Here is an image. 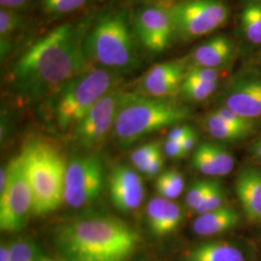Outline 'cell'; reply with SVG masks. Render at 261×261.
<instances>
[{
	"label": "cell",
	"instance_id": "6da1fadb",
	"mask_svg": "<svg viewBox=\"0 0 261 261\" xmlns=\"http://www.w3.org/2000/svg\"><path fill=\"white\" fill-rule=\"evenodd\" d=\"M87 22L64 23L39 39L20 56L12 70V82L32 98L58 92L89 67L84 49Z\"/></svg>",
	"mask_w": 261,
	"mask_h": 261
},
{
	"label": "cell",
	"instance_id": "7a4b0ae2",
	"mask_svg": "<svg viewBox=\"0 0 261 261\" xmlns=\"http://www.w3.org/2000/svg\"><path fill=\"white\" fill-rule=\"evenodd\" d=\"M140 242L138 231L106 216L67 223L56 237L58 249L69 261H126Z\"/></svg>",
	"mask_w": 261,
	"mask_h": 261
},
{
	"label": "cell",
	"instance_id": "3957f363",
	"mask_svg": "<svg viewBox=\"0 0 261 261\" xmlns=\"http://www.w3.org/2000/svg\"><path fill=\"white\" fill-rule=\"evenodd\" d=\"M20 157L32 191V213L45 215L64 201L66 165L59 149L49 140H29Z\"/></svg>",
	"mask_w": 261,
	"mask_h": 261
},
{
	"label": "cell",
	"instance_id": "277c9868",
	"mask_svg": "<svg viewBox=\"0 0 261 261\" xmlns=\"http://www.w3.org/2000/svg\"><path fill=\"white\" fill-rule=\"evenodd\" d=\"M84 49L88 61L119 74L139 65L129 19L123 10L106 13L96 20L84 38Z\"/></svg>",
	"mask_w": 261,
	"mask_h": 261
},
{
	"label": "cell",
	"instance_id": "5b68a950",
	"mask_svg": "<svg viewBox=\"0 0 261 261\" xmlns=\"http://www.w3.org/2000/svg\"><path fill=\"white\" fill-rule=\"evenodd\" d=\"M188 109L167 99L125 93L113 127L119 144L128 146L141 138L186 120Z\"/></svg>",
	"mask_w": 261,
	"mask_h": 261
},
{
	"label": "cell",
	"instance_id": "8992f818",
	"mask_svg": "<svg viewBox=\"0 0 261 261\" xmlns=\"http://www.w3.org/2000/svg\"><path fill=\"white\" fill-rule=\"evenodd\" d=\"M118 82L119 73L99 66L75 75L57 92L58 126L63 130L75 126L103 95L116 87Z\"/></svg>",
	"mask_w": 261,
	"mask_h": 261
},
{
	"label": "cell",
	"instance_id": "52a82bcc",
	"mask_svg": "<svg viewBox=\"0 0 261 261\" xmlns=\"http://www.w3.org/2000/svg\"><path fill=\"white\" fill-rule=\"evenodd\" d=\"M167 9L174 33L185 40L213 32L223 27L229 16L224 0H180Z\"/></svg>",
	"mask_w": 261,
	"mask_h": 261
},
{
	"label": "cell",
	"instance_id": "ba28073f",
	"mask_svg": "<svg viewBox=\"0 0 261 261\" xmlns=\"http://www.w3.org/2000/svg\"><path fill=\"white\" fill-rule=\"evenodd\" d=\"M6 171L7 183L0 192V228L17 232L23 228L33 206L32 191L20 154L10 161Z\"/></svg>",
	"mask_w": 261,
	"mask_h": 261
},
{
	"label": "cell",
	"instance_id": "9c48e42d",
	"mask_svg": "<svg viewBox=\"0 0 261 261\" xmlns=\"http://www.w3.org/2000/svg\"><path fill=\"white\" fill-rule=\"evenodd\" d=\"M125 92L115 87L94 105L75 126V139L87 149L99 147L114 127Z\"/></svg>",
	"mask_w": 261,
	"mask_h": 261
},
{
	"label": "cell",
	"instance_id": "30bf717a",
	"mask_svg": "<svg viewBox=\"0 0 261 261\" xmlns=\"http://www.w3.org/2000/svg\"><path fill=\"white\" fill-rule=\"evenodd\" d=\"M135 33L140 44L151 54L165 51L171 43L174 28L167 8L149 5L138 11L134 20Z\"/></svg>",
	"mask_w": 261,
	"mask_h": 261
},
{
	"label": "cell",
	"instance_id": "8fae6325",
	"mask_svg": "<svg viewBox=\"0 0 261 261\" xmlns=\"http://www.w3.org/2000/svg\"><path fill=\"white\" fill-rule=\"evenodd\" d=\"M224 106L244 117H261V73L249 70L236 75L226 88Z\"/></svg>",
	"mask_w": 261,
	"mask_h": 261
},
{
	"label": "cell",
	"instance_id": "7c38bea8",
	"mask_svg": "<svg viewBox=\"0 0 261 261\" xmlns=\"http://www.w3.org/2000/svg\"><path fill=\"white\" fill-rule=\"evenodd\" d=\"M185 61H170L151 67L140 77L141 95L167 99L180 91L187 72Z\"/></svg>",
	"mask_w": 261,
	"mask_h": 261
},
{
	"label": "cell",
	"instance_id": "4fadbf2b",
	"mask_svg": "<svg viewBox=\"0 0 261 261\" xmlns=\"http://www.w3.org/2000/svg\"><path fill=\"white\" fill-rule=\"evenodd\" d=\"M109 189L112 204L121 212L138 209L144 198V186L141 178L126 166H119L112 171Z\"/></svg>",
	"mask_w": 261,
	"mask_h": 261
},
{
	"label": "cell",
	"instance_id": "5bb4252c",
	"mask_svg": "<svg viewBox=\"0 0 261 261\" xmlns=\"http://www.w3.org/2000/svg\"><path fill=\"white\" fill-rule=\"evenodd\" d=\"M235 191L246 217L253 223L261 222V169L247 167L240 170Z\"/></svg>",
	"mask_w": 261,
	"mask_h": 261
},
{
	"label": "cell",
	"instance_id": "9a60e30c",
	"mask_svg": "<svg viewBox=\"0 0 261 261\" xmlns=\"http://www.w3.org/2000/svg\"><path fill=\"white\" fill-rule=\"evenodd\" d=\"M193 167L207 176H224L234 168L233 156L221 146L212 142H202L196 146L192 158Z\"/></svg>",
	"mask_w": 261,
	"mask_h": 261
},
{
	"label": "cell",
	"instance_id": "2e32d148",
	"mask_svg": "<svg viewBox=\"0 0 261 261\" xmlns=\"http://www.w3.org/2000/svg\"><path fill=\"white\" fill-rule=\"evenodd\" d=\"M147 224L151 233L157 237L167 236L177 229L183 214L180 206L164 197H154L146 207Z\"/></svg>",
	"mask_w": 261,
	"mask_h": 261
},
{
	"label": "cell",
	"instance_id": "e0dca14e",
	"mask_svg": "<svg viewBox=\"0 0 261 261\" xmlns=\"http://www.w3.org/2000/svg\"><path fill=\"white\" fill-rule=\"evenodd\" d=\"M233 55V42L225 35H216L195 48L190 66L222 69L232 60Z\"/></svg>",
	"mask_w": 261,
	"mask_h": 261
},
{
	"label": "cell",
	"instance_id": "ac0fdd59",
	"mask_svg": "<svg viewBox=\"0 0 261 261\" xmlns=\"http://www.w3.org/2000/svg\"><path fill=\"white\" fill-rule=\"evenodd\" d=\"M240 215L233 207L224 205L216 210L198 215L193 223V230L198 236H214L236 227Z\"/></svg>",
	"mask_w": 261,
	"mask_h": 261
},
{
	"label": "cell",
	"instance_id": "d6986e66",
	"mask_svg": "<svg viewBox=\"0 0 261 261\" xmlns=\"http://www.w3.org/2000/svg\"><path fill=\"white\" fill-rule=\"evenodd\" d=\"M103 180V167L99 159L95 156L77 157L67 165L64 191H73Z\"/></svg>",
	"mask_w": 261,
	"mask_h": 261
},
{
	"label": "cell",
	"instance_id": "ffe728a7",
	"mask_svg": "<svg viewBox=\"0 0 261 261\" xmlns=\"http://www.w3.org/2000/svg\"><path fill=\"white\" fill-rule=\"evenodd\" d=\"M187 261H246L244 252L227 242L200 244L188 252Z\"/></svg>",
	"mask_w": 261,
	"mask_h": 261
},
{
	"label": "cell",
	"instance_id": "44dd1931",
	"mask_svg": "<svg viewBox=\"0 0 261 261\" xmlns=\"http://www.w3.org/2000/svg\"><path fill=\"white\" fill-rule=\"evenodd\" d=\"M240 31L251 45L261 47V0H248L240 13Z\"/></svg>",
	"mask_w": 261,
	"mask_h": 261
},
{
	"label": "cell",
	"instance_id": "7402d4cb",
	"mask_svg": "<svg viewBox=\"0 0 261 261\" xmlns=\"http://www.w3.org/2000/svg\"><path fill=\"white\" fill-rule=\"evenodd\" d=\"M204 126L212 138L225 142H236L246 139L251 135L231 125L215 112L206 116Z\"/></svg>",
	"mask_w": 261,
	"mask_h": 261
},
{
	"label": "cell",
	"instance_id": "603a6c76",
	"mask_svg": "<svg viewBox=\"0 0 261 261\" xmlns=\"http://www.w3.org/2000/svg\"><path fill=\"white\" fill-rule=\"evenodd\" d=\"M184 187V177L176 169H168L162 172L155 183L159 196L170 200L177 198L182 194Z\"/></svg>",
	"mask_w": 261,
	"mask_h": 261
},
{
	"label": "cell",
	"instance_id": "cb8c5ba5",
	"mask_svg": "<svg viewBox=\"0 0 261 261\" xmlns=\"http://www.w3.org/2000/svg\"><path fill=\"white\" fill-rule=\"evenodd\" d=\"M219 83H207L184 77L180 87V92L188 100L201 102L212 96L216 92Z\"/></svg>",
	"mask_w": 261,
	"mask_h": 261
},
{
	"label": "cell",
	"instance_id": "d4e9b609",
	"mask_svg": "<svg viewBox=\"0 0 261 261\" xmlns=\"http://www.w3.org/2000/svg\"><path fill=\"white\" fill-rule=\"evenodd\" d=\"M218 182L219 181L217 180H199L195 182L187 192L186 205L188 208L195 211L204 201L206 196L209 195Z\"/></svg>",
	"mask_w": 261,
	"mask_h": 261
},
{
	"label": "cell",
	"instance_id": "484cf974",
	"mask_svg": "<svg viewBox=\"0 0 261 261\" xmlns=\"http://www.w3.org/2000/svg\"><path fill=\"white\" fill-rule=\"evenodd\" d=\"M90 0H41L42 8L49 16H62L83 8Z\"/></svg>",
	"mask_w": 261,
	"mask_h": 261
},
{
	"label": "cell",
	"instance_id": "4316f807",
	"mask_svg": "<svg viewBox=\"0 0 261 261\" xmlns=\"http://www.w3.org/2000/svg\"><path fill=\"white\" fill-rule=\"evenodd\" d=\"M25 23L24 19L16 12L2 8L0 11V36L1 40L19 31Z\"/></svg>",
	"mask_w": 261,
	"mask_h": 261
},
{
	"label": "cell",
	"instance_id": "83f0119b",
	"mask_svg": "<svg viewBox=\"0 0 261 261\" xmlns=\"http://www.w3.org/2000/svg\"><path fill=\"white\" fill-rule=\"evenodd\" d=\"M35 245L28 239L10 243V261H36Z\"/></svg>",
	"mask_w": 261,
	"mask_h": 261
},
{
	"label": "cell",
	"instance_id": "f1b7e54d",
	"mask_svg": "<svg viewBox=\"0 0 261 261\" xmlns=\"http://www.w3.org/2000/svg\"><path fill=\"white\" fill-rule=\"evenodd\" d=\"M162 152L159 142H149L141 145L130 154V162L137 169L147 165L150 161Z\"/></svg>",
	"mask_w": 261,
	"mask_h": 261
},
{
	"label": "cell",
	"instance_id": "f546056e",
	"mask_svg": "<svg viewBox=\"0 0 261 261\" xmlns=\"http://www.w3.org/2000/svg\"><path fill=\"white\" fill-rule=\"evenodd\" d=\"M225 191L220 182L216 184L209 195L206 196L204 201L194 211L196 214L201 215L216 210L224 205L225 201Z\"/></svg>",
	"mask_w": 261,
	"mask_h": 261
},
{
	"label": "cell",
	"instance_id": "4dcf8cb0",
	"mask_svg": "<svg viewBox=\"0 0 261 261\" xmlns=\"http://www.w3.org/2000/svg\"><path fill=\"white\" fill-rule=\"evenodd\" d=\"M217 114H219L222 118H224V120L230 123L231 125H233L235 127L245 130L249 134H252L253 130V120L248 119L246 117H244L242 115L236 113V112L225 108V107H221L219 109H217L214 111Z\"/></svg>",
	"mask_w": 261,
	"mask_h": 261
},
{
	"label": "cell",
	"instance_id": "1f68e13d",
	"mask_svg": "<svg viewBox=\"0 0 261 261\" xmlns=\"http://www.w3.org/2000/svg\"><path fill=\"white\" fill-rule=\"evenodd\" d=\"M185 77L201 81V82H207V83H219L221 73H220V69L189 66L187 68Z\"/></svg>",
	"mask_w": 261,
	"mask_h": 261
},
{
	"label": "cell",
	"instance_id": "d6a6232c",
	"mask_svg": "<svg viewBox=\"0 0 261 261\" xmlns=\"http://www.w3.org/2000/svg\"><path fill=\"white\" fill-rule=\"evenodd\" d=\"M163 167H164V157H163V153L161 152L156 157L152 159L147 165L141 167L138 170L141 173H143L144 175H146L147 177L152 178L162 173Z\"/></svg>",
	"mask_w": 261,
	"mask_h": 261
},
{
	"label": "cell",
	"instance_id": "836d02e7",
	"mask_svg": "<svg viewBox=\"0 0 261 261\" xmlns=\"http://www.w3.org/2000/svg\"><path fill=\"white\" fill-rule=\"evenodd\" d=\"M163 149L165 154L169 158L182 159L187 156V153L183 149L181 143L174 140H166Z\"/></svg>",
	"mask_w": 261,
	"mask_h": 261
},
{
	"label": "cell",
	"instance_id": "e575fe53",
	"mask_svg": "<svg viewBox=\"0 0 261 261\" xmlns=\"http://www.w3.org/2000/svg\"><path fill=\"white\" fill-rule=\"evenodd\" d=\"M193 130H194V129L192 127L187 126V125L176 126V127H174L172 130L168 133V139L167 140H174V141L181 142Z\"/></svg>",
	"mask_w": 261,
	"mask_h": 261
},
{
	"label": "cell",
	"instance_id": "d590c367",
	"mask_svg": "<svg viewBox=\"0 0 261 261\" xmlns=\"http://www.w3.org/2000/svg\"><path fill=\"white\" fill-rule=\"evenodd\" d=\"M196 141H197V136H196V132L194 130L190 135H188L180 143H181L183 149L185 150V152L188 154L192 150L196 149Z\"/></svg>",
	"mask_w": 261,
	"mask_h": 261
},
{
	"label": "cell",
	"instance_id": "8d00e7d4",
	"mask_svg": "<svg viewBox=\"0 0 261 261\" xmlns=\"http://www.w3.org/2000/svg\"><path fill=\"white\" fill-rule=\"evenodd\" d=\"M28 0H0V5L4 9H17L24 6Z\"/></svg>",
	"mask_w": 261,
	"mask_h": 261
},
{
	"label": "cell",
	"instance_id": "74e56055",
	"mask_svg": "<svg viewBox=\"0 0 261 261\" xmlns=\"http://www.w3.org/2000/svg\"><path fill=\"white\" fill-rule=\"evenodd\" d=\"M0 261H10V244L8 243H1Z\"/></svg>",
	"mask_w": 261,
	"mask_h": 261
},
{
	"label": "cell",
	"instance_id": "f35d334b",
	"mask_svg": "<svg viewBox=\"0 0 261 261\" xmlns=\"http://www.w3.org/2000/svg\"><path fill=\"white\" fill-rule=\"evenodd\" d=\"M253 154H254V157L256 159H258L259 161H261V137L257 140V141L254 143L253 145Z\"/></svg>",
	"mask_w": 261,
	"mask_h": 261
},
{
	"label": "cell",
	"instance_id": "ab89813d",
	"mask_svg": "<svg viewBox=\"0 0 261 261\" xmlns=\"http://www.w3.org/2000/svg\"><path fill=\"white\" fill-rule=\"evenodd\" d=\"M39 261H55L53 260V259H50V258H47V257H42V258H40Z\"/></svg>",
	"mask_w": 261,
	"mask_h": 261
},
{
	"label": "cell",
	"instance_id": "60d3db41",
	"mask_svg": "<svg viewBox=\"0 0 261 261\" xmlns=\"http://www.w3.org/2000/svg\"><path fill=\"white\" fill-rule=\"evenodd\" d=\"M147 1H166V0H147Z\"/></svg>",
	"mask_w": 261,
	"mask_h": 261
}]
</instances>
